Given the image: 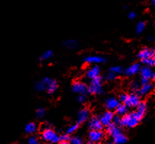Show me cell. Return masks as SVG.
Listing matches in <instances>:
<instances>
[{"instance_id":"cell-1","label":"cell","mask_w":155,"mask_h":144,"mask_svg":"<svg viewBox=\"0 0 155 144\" xmlns=\"http://www.w3.org/2000/svg\"><path fill=\"white\" fill-rule=\"evenodd\" d=\"M107 132L114 139V144H124L127 141V136L122 133L120 127L114 124H110L107 127Z\"/></svg>"},{"instance_id":"cell-2","label":"cell","mask_w":155,"mask_h":144,"mask_svg":"<svg viewBox=\"0 0 155 144\" xmlns=\"http://www.w3.org/2000/svg\"><path fill=\"white\" fill-rule=\"evenodd\" d=\"M142 118L143 117L140 116L136 111H133L130 114H126L123 117L121 118L120 126L132 128V127H136L138 125Z\"/></svg>"},{"instance_id":"cell-3","label":"cell","mask_w":155,"mask_h":144,"mask_svg":"<svg viewBox=\"0 0 155 144\" xmlns=\"http://www.w3.org/2000/svg\"><path fill=\"white\" fill-rule=\"evenodd\" d=\"M42 138L45 141H48L52 143H57L60 141V136L55 131L50 128L44 130L42 135Z\"/></svg>"},{"instance_id":"cell-4","label":"cell","mask_w":155,"mask_h":144,"mask_svg":"<svg viewBox=\"0 0 155 144\" xmlns=\"http://www.w3.org/2000/svg\"><path fill=\"white\" fill-rule=\"evenodd\" d=\"M88 92L92 94H101L103 93L101 77L98 76L92 80L91 86L88 88Z\"/></svg>"},{"instance_id":"cell-5","label":"cell","mask_w":155,"mask_h":144,"mask_svg":"<svg viewBox=\"0 0 155 144\" xmlns=\"http://www.w3.org/2000/svg\"><path fill=\"white\" fill-rule=\"evenodd\" d=\"M140 102V98L139 96L136 93H130V94L127 95V98L126 102H125V104L127 107H130V108H133V107H136L138 106V104H139Z\"/></svg>"},{"instance_id":"cell-6","label":"cell","mask_w":155,"mask_h":144,"mask_svg":"<svg viewBox=\"0 0 155 144\" xmlns=\"http://www.w3.org/2000/svg\"><path fill=\"white\" fill-rule=\"evenodd\" d=\"M42 81L45 84V89L49 93H53L56 91L58 88V83L55 80L50 78H45L42 79Z\"/></svg>"},{"instance_id":"cell-7","label":"cell","mask_w":155,"mask_h":144,"mask_svg":"<svg viewBox=\"0 0 155 144\" xmlns=\"http://www.w3.org/2000/svg\"><path fill=\"white\" fill-rule=\"evenodd\" d=\"M72 89L75 93L84 96L88 92L87 86L82 82H75L72 86Z\"/></svg>"},{"instance_id":"cell-8","label":"cell","mask_w":155,"mask_h":144,"mask_svg":"<svg viewBox=\"0 0 155 144\" xmlns=\"http://www.w3.org/2000/svg\"><path fill=\"white\" fill-rule=\"evenodd\" d=\"M114 116V115L112 111L109 110L105 111L99 120H100L101 123L103 126H109L111 123V122H112Z\"/></svg>"},{"instance_id":"cell-9","label":"cell","mask_w":155,"mask_h":144,"mask_svg":"<svg viewBox=\"0 0 155 144\" xmlns=\"http://www.w3.org/2000/svg\"><path fill=\"white\" fill-rule=\"evenodd\" d=\"M104 138V133L101 130H91L89 133V138L92 143H96Z\"/></svg>"},{"instance_id":"cell-10","label":"cell","mask_w":155,"mask_h":144,"mask_svg":"<svg viewBox=\"0 0 155 144\" xmlns=\"http://www.w3.org/2000/svg\"><path fill=\"white\" fill-rule=\"evenodd\" d=\"M138 57L143 60V59L152 58L154 57V50L149 48H143L138 53Z\"/></svg>"},{"instance_id":"cell-11","label":"cell","mask_w":155,"mask_h":144,"mask_svg":"<svg viewBox=\"0 0 155 144\" xmlns=\"http://www.w3.org/2000/svg\"><path fill=\"white\" fill-rule=\"evenodd\" d=\"M89 127L92 130H101L103 125L98 117H93L89 121Z\"/></svg>"},{"instance_id":"cell-12","label":"cell","mask_w":155,"mask_h":144,"mask_svg":"<svg viewBox=\"0 0 155 144\" xmlns=\"http://www.w3.org/2000/svg\"><path fill=\"white\" fill-rule=\"evenodd\" d=\"M140 68V64H138V63H135V64L128 67L125 70V74L127 75V76H133V75H136V73H138V72H139Z\"/></svg>"},{"instance_id":"cell-13","label":"cell","mask_w":155,"mask_h":144,"mask_svg":"<svg viewBox=\"0 0 155 144\" xmlns=\"http://www.w3.org/2000/svg\"><path fill=\"white\" fill-rule=\"evenodd\" d=\"M119 104H119L118 99H117L116 98H114V97L108 98L106 100V102H105L106 107L107 108L109 111L116 109L117 107Z\"/></svg>"},{"instance_id":"cell-14","label":"cell","mask_w":155,"mask_h":144,"mask_svg":"<svg viewBox=\"0 0 155 144\" xmlns=\"http://www.w3.org/2000/svg\"><path fill=\"white\" fill-rule=\"evenodd\" d=\"M100 73L101 69L100 67H99V66L95 65L93 66V67H91V69L88 70V71L87 72V76L90 79H92V80H93V79L98 77Z\"/></svg>"},{"instance_id":"cell-15","label":"cell","mask_w":155,"mask_h":144,"mask_svg":"<svg viewBox=\"0 0 155 144\" xmlns=\"http://www.w3.org/2000/svg\"><path fill=\"white\" fill-rule=\"evenodd\" d=\"M90 115V111L87 109L84 108L82 109V110L80 111L78 114V120H77V123L81 124L82 122H85L87 120V118L89 117Z\"/></svg>"},{"instance_id":"cell-16","label":"cell","mask_w":155,"mask_h":144,"mask_svg":"<svg viewBox=\"0 0 155 144\" xmlns=\"http://www.w3.org/2000/svg\"><path fill=\"white\" fill-rule=\"evenodd\" d=\"M84 61L89 64H98V63L104 62L106 59L102 57H98V56H89L84 59Z\"/></svg>"},{"instance_id":"cell-17","label":"cell","mask_w":155,"mask_h":144,"mask_svg":"<svg viewBox=\"0 0 155 144\" xmlns=\"http://www.w3.org/2000/svg\"><path fill=\"white\" fill-rule=\"evenodd\" d=\"M140 75H141L142 78H145V79H150L151 74H152V70L150 68V67L148 66H143L142 67L140 68L139 70Z\"/></svg>"},{"instance_id":"cell-18","label":"cell","mask_w":155,"mask_h":144,"mask_svg":"<svg viewBox=\"0 0 155 144\" xmlns=\"http://www.w3.org/2000/svg\"><path fill=\"white\" fill-rule=\"evenodd\" d=\"M115 109H116V113L117 114V116L120 117H124L125 115L127 114V111H128V109H127V106L125 104H119Z\"/></svg>"},{"instance_id":"cell-19","label":"cell","mask_w":155,"mask_h":144,"mask_svg":"<svg viewBox=\"0 0 155 144\" xmlns=\"http://www.w3.org/2000/svg\"><path fill=\"white\" fill-rule=\"evenodd\" d=\"M153 88H154V86L151 83L143 85L142 86V87L139 89L138 93H139V94L141 95V96H146V95L149 93L151 91H152Z\"/></svg>"},{"instance_id":"cell-20","label":"cell","mask_w":155,"mask_h":144,"mask_svg":"<svg viewBox=\"0 0 155 144\" xmlns=\"http://www.w3.org/2000/svg\"><path fill=\"white\" fill-rule=\"evenodd\" d=\"M147 104L144 102H140L139 104L137 106L136 112L138 113L140 116H141L142 117H143V115L145 114L146 111H147Z\"/></svg>"},{"instance_id":"cell-21","label":"cell","mask_w":155,"mask_h":144,"mask_svg":"<svg viewBox=\"0 0 155 144\" xmlns=\"http://www.w3.org/2000/svg\"><path fill=\"white\" fill-rule=\"evenodd\" d=\"M37 125L34 122H28V124H26V127H25V132L26 134L31 135L33 134L37 131Z\"/></svg>"},{"instance_id":"cell-22","label":"cell","mask_w":155,"mask_h":144,"mask_svg":"<svg viewBox=\"0 0 155 144\" xmlns=\"http://www.w3.org/2000/svg\"><path fill=\"white\" fill-rule=\"evenodd\" d=\"M64 46L68 49H74L77 46V41L73 39H68V40L64 41Z\"/></svg>"},{"instance_id":"cell-23","label":"cell","mask_w":155,"mask_h":144,"mask_svg":"<svg viewBox=\"0 0 155 144\" xmlns=\"http://www.w3.org/2000/svg\"><path fill=\"white\" fill-rule=\"evenodd\" d=\"M53 55V52H52L51 50H48V51L45 52L44 53L40 56L39 59H40L41 60H47V59H49L50 58H51Z\"/></svg>"},{"instance_id":"cell-24","label":"cell","mask_w":155,"mask_h":144,"mask_svg":"<svg viewBox=\"0 0 155 144\" xmlns=\"http://www.w3.org/2000/svg\"><path fill=\"white\" fill-rule=\"evenodd\" d=\"M34 88L38 91H42L45 89V83L42 80L38 81L34 84Z\"/></svg>"},{"instance_id":"cell-25","label":"cell","mask_w":155,"mask_h":144,"mask_svg":"<svg viewBox=\"0 0 155 144\" xmlns=\"http://www.w3.org/2000/svg\"><path fill=\"white\" fill-rule=\"evenodd\" d=\"M141 62H143L144 64H146V65L148 66V67L154 66V64H155L154 57H152V58L143 59V60H141Z\"/></svg>"},{"instance_id":"cell-26","label":"cell","mask_w":155,"mask_h":144,"mask_svg":"<svg viewBox=\"0 0 155 144\" xmlns=\"http://www.w3.org/2000/svg\"><path fill=\"white\" fill-rule=\"evenodd\" d=\"M145 23L144 22H139L136 26V33H141L143 31L144 28H145Z\"/></svg>"},{"instance_id":"cell-27","label":"cell","mask_w":155,"mask_h":144,"mask_svg":"<svg viewBox=\"0 0 155 144\" xmlns=\"http://www.w3.org/2000/svg\"><path fill=\"white\" fill-rule=\"evenodd\" d=\"M110 72L114 73L115 75H118V74H120V73H122V69L121 67H120V66L113 67L110 68Z\"/></svg>"},{"instance_id":"cell-28","label":"cell","mask_w":155,"mask_h":144,"mask_svg":"<svg viewBox=\"0 0 155 144\" xmlns=\"http://www.w3.org/2000/svg\"><path fill=\"white\" fill-rule=\"evenodd\" d=\"M70 144H83L82 140L79 137H74L70 139Z\"/></svg>"},{"instance_id":"cell-29","label":"cell","mask_w":155,"mask_h":144,"mask_svg":"<svg viewBox=\"0 0 155 144\" xmlns=\"http://www.w3.org/2000/svg\"><path fill=\"white\" fill-rule=\"evenodd\" d=\"M79 125L78 124H76V125H73L71 126H70L67 130V134H72L73 133H74L76 130H77V128H78Z\"/></svg>"},{"instance_id":"cell-30","label":"cell","mask_w":155,"mask_h":144,"mask_svg":"<svg viewBox=\"0 0 155 144\" xmlns=\"http://www.w3.org/2000/svg\"><path fill=\"white\" fill-rule=\"evenodd\" d=\"M45 114V110L42 107L39 108L37 110V112H36V114L39 118H42V117H44Z\"/></svg>"},{"instance_id":"cell-31","label":"cell","mask_w":155,"mask_h":144,"mask_svg":"<svg viewBox=\"0 0 155 144\" xmlns=\"http://www.w3.org/2000/svg\"><path fill=\"white\" fill-rule=\"evenodd\" d=\"M116 77H117V75H115L114 73H111V72H110V71L106 75V79L108 80H114V79L116 78Z\"/></svg>"},{"instance_id":"cell-32","label":"cell","mask_w":155,"mask_h":144,"mask_svg":"<svg viewBox=\"0 0 155 144\" xmlns=\"http://www.w3.org/2000/svg\"><path fill=\"white\" fill-rule=\"evenodd\" d=\"M112 121H113V124H114V125H116L117 126L120 125V122H121V117H120V116H117V115L115 117L114 116Z\"/></svg>"},{"instance_id":"cell-33","label":"cell","mask_w":155,"mask_h":144,"mask_svg":"<svg viewBox=\"0 0 155 144\" xmlns=\"http://www.w3.org/2000/svg\"><path fill=\"white\" fill-rule=\"evenodd\" d=\"M28 144H39L38 143V140L37 137L35 136H31L29 137L28 140Z\"/></svg>"},{"instance_id":"cell-34","label":"cell","mask_w":155,"mask_h":144,"mask_svg":"<svg viewBox=\"0 0 155 144\" xmlns=\"http://www.w3.org/2000/svg\"><path fill=\"white\" fill-rule=\"evenodd\" d=\"M130 87L133 91H137V90L139 89V85H138V83L134 81L130 84Z\"/></svg>"},{"instance_id":"cell-35","label":"cell","mask_w":155,"mask_h":144,"mask_svg":"<svg viewBox=\"0 0 155 144\" xmlns=\"http://www.w3.org/2000/svg\"><path fill=\"white\" fill-rule=\"evenodd\" d=\"M69 139V136L68 134L62 135V136H60V140H61V141H68Z\"/></svg>"},{"instance_id":"cell-36","label":"cell","mask_w":155,"mask_h":144,"mask_svg":"<svg viewBox=\"0 0 155 144\" xmlns=\"http://www.w3.org/2000/svg\"><path fill=\"white\" fill-rule=\"evenodd\" d=\"M127 98V94H126V93H122V94L120 96V100L122 102H123V103H125L126 102Z\"/></svg>"},{"instance_id":"cell-37","label":"cell","mask_w":155,"mask_h":144,"mask_svg":"<svg viewBox=\"0 0 155 144\" xmlns=\"http://www.w3.org/2000/svg\"><path fill=\"white\" fill-rule=\"evenodd\" d=\"M78 101L80 102V103H84L86 101V98L84 95H80V96L78 97Z\"/></svg>"},{"instance_id":"cell-38","label":"cell","mask_w":155,"mask_h":144,"mask_svg":"<svg viewBox=\"0 0 155 144\" xmlns=\"http://www.w3.org/2000/svg\"><path fill=\"white\" fill-rule=\"evenodd\" d=\"M149 83H150V82H149V79H145V78H142L141 79V84H142V86L147 85V84H149Z\"/></svg>"},{"instance_id":"cell-39","label":"cell","mask_w":155,"mask_h":144,"mask_svg":"<svg viewBox=\"0 0 155 144\" xmlns=\"http://www.w3.org/2000/svg\"><path fill=\"white\" fill-rule=\"evenodd\" d=\"M136 17V14L134 12H130V13H129L128 17H129V18L130 19V20L134 19Z\"/></svg>"},{"instance_id":"cell-40","label":"cell","mask_w":155,"mask_h":144,"mask_svg":"<svg viewBox=\"0 0 155 144\" xmlns=\"http://www.w3.org/2000/svg\"><path fill=\"white\" fill-rule=\"evenodd\" d=\"M59 144H70L68 141H61Z\"/></svg>"},{"instance_id":"cell-41","label":"cell","mask_w":155,"mask_h":144,"mask_svg":"<svg viewBox=\"0 0 155 144\" xmlns=\"http://www.w3.org/2000/svg\"><path fill=\"white\" fill-rule=\"evenodd\" d=\"M154 77H155V73H152V74H151V78L152 79V80H154Z\"/></svg>"},{"instance_id":"cell-42","label":"cell","mask_w":155,"mask_h":144,"mask_svg":"<svg viewBox=\"0 0 155 144\" xmlns=\"http://www.w3.org/2000/svg\"><path fill=\"white\" fill-rule=\"evenodd\" d=\"M151 4H152L153 6H154L155 5V0H151Z\"/></svg>"},{"instance_id":"cell-43","label":"cell","mask_w":155,"mask_h":144,"mask_svg":"<svg viewBox=\"0 0 155 144\" xmlns=\"http://www.w3.org/2000/svg\"><path fill=\"white\" fill-rule=\"evenodd\" d=\"M106 144H114V143H107Z\"/></svg>"},{"instance_id":"cell-44","label":"cell","mask_w":155,"mask_h":144,"mask_svg":"<svg viewBox=\"0 0 155 144\" xmlns=\"http://www.w3.org/2000/svg\"><path fill=\"white\" fill-rule=\"evenodd\" d=\"M47 144H55V143H47Z\"/></svg>"},{"instance_id":"cell-45","label":"cell","mask_w":155,"mask_h":144,"mask_svg":"<svg viewBox=\"0 0 155 144\" xmlns=\"http://www.w3.org/2000/svg\"><path fill=\"white\" fill-rule=\"evenodd\" d=\"M93 144H97V143H93Z\"/></svg>"}]
</instances>
